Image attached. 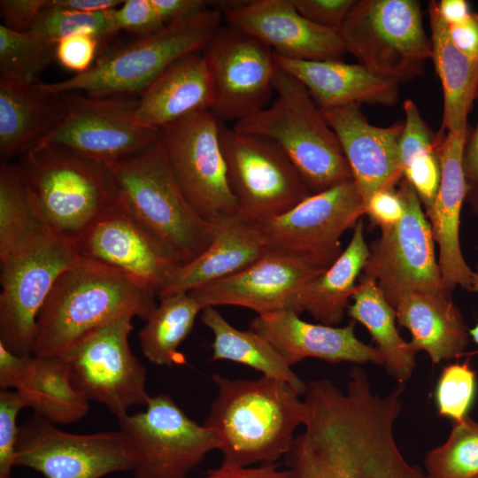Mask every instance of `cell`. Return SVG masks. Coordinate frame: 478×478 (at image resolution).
<instances>
[{
  "label": "cell",
  "mask_w": 478,
  "mask_h": 478,
  "mask_svg": "<svg viewBox=\"0 0 478 478\" xmlns=\"http://www.w3.org/2000/svg\"><path fill=\"white\" fill-rule=\"evenodd\" d=\"M339 33L358 65L397 84L423 75L431 58L420 1L358 0Z\"/></svg>",
  "instance_id": "8"
},
{
  "label": "cell",
  "mask_w": 478,
  "mask_h": 478,
  "mask_svg": "<svg viewBox=\"0 0 478 478\" xmlns=\"http://www.w3.org/2000/svg\"><path fill=\"white\" fill-rule=\"evenodd\" d=\"M297 11L319 26L339 31L356 0H291Z\"/></svg>",
  "instance_id": "45"
},
{
  "label": "cell",
  "mask_w": 478,
  "mask_h": 478,
  "mask_svg": "<svg viewBox=\"0 0 478 478\" xmlns=\"http://www.w3.org/2000/svg\"><path fill=\"white\" fill-rule=\"evenodd\" d=\"M214 86L203 54H188L161 73L135 100L133 120L159 130L191 113L212 110Z\"/></svg>",
  "instance_id": "25"
},
{
  "label": "cell",
  "mask_w": 478,
  "mask_h": 478,
  "mask_svg": "<svg viewBox=\"0 0 478 478\" xmlns=\"http://www.w3.org/2000/svg\"><path fill=\"white\" fill-rule=\"evenodd\" d=\"M14 389L35 414L53 424L75 422L89 410V400L74 387L67 365L59 358L32 354Z\"/></svg>",
  "instance_id": "31"
},
{
  "label": "cell",
  "mask_w": 478,
  "mask_h": 478,
  "mask_svg": "<svg viewBox=\"0 0 478 478\" xmlns=\"http://www.w3.org/2000/svg\"><path fill=\"white\" fill-rule=\"evenodd\" d=\"M203 54L213 86L212 112L220 122H237L268 105L277 65L274 51L230 25L220 27Z\"/></svg>",
  "instance_id": "17"
},
{
  "label": "cell",
  "mask_w": 478,
  "mask_h": 478,
  "mask_svg": "<svg viewBox=\"0 0 478 478\" xmlns=\"http://www.w3.org/2000/svg\"><path fill=\"white\" fill-rule=\"evenodd\" d=\"M476 478H478V477H476Z\"/></svg>",
  "instance_id": "56"
},
{
  "label": "cell",
  "mask_w": 478,
  "mask_h": 478,
  "mask_svg": "<svg viewBox=\"0 0 478 478\" xmlns=\"http://www.w3.org/2000/svg\"><path fill=\"white\" fill-rule=\"evenodd\" d=\"M367 214L381 229L397 224L404 214V204L396 189L374 193L366 205Z\"/></svg>",
  "instance_id": "46"
},
{
  "label": "cell",
  "mask_w": 478,
  "mask_h": 478,
  "mask_svg": "<svg viewBox=\"0 0 478 478\" xmlns=\"http://www.w3.org/2000/svg\"><path fill=\"white\" fill-rule=\"evenodd\" d=\"M105 166L114 204L175 265L188 264L209 246L213 224L202 218L185 197L160 136L143 151Z\"/></svg>",
  "instance_id": "3"
},
{
  "label": "cell",
  "mask_w": 478,
  "mask_h": 478,
  "mask_svg": "<svg viewBox=\"0 0 478 478\" xmlns=\"http://www.w3.org/2000/svg\"><path fill=\"white\" fill-rule=\"evenodd\" d=\"M220 141L237 213L251 224L290 210L310 196L284 151L272 140L220 121Z\"/></svg>",
  "instance_id": "9"
},
{
  "label": "cell",
  "mask_w": 478,
  "mask_h": 478,
  "mask_svg": "<svg viewBox=\"0 0 478 478\" xmlns=\"http://www.w3.org/2000/svg\"><path fill=\"white\" fill-rule=\"evenodd\" d=\"M369 254L360 219L353 228L348 246L338 258L302 289L295 303V312H306L325 325L340 323L358 289L356 281Z\"/></svg>",
  "instance_id": "30"
},
{
  "label": "cell",
  "mask_w": 478,
  "mask_h": 478,
  "mask_svg": "<svg viewBox=\"0 0 478 478\" xmlns=\"http://www.w3.org/2000/svg\"><path fill=\"white\" fill-rule=\"evenodd\" d=\"M366 214L354 181L312 194L290 210L254 224L269 250L325 271L341 255V236Z\"/></svg>",
  "instance_id": "10"
},
{
  "label": "cell",
  "mask_w": 478,
  "mask_h": 478,
  "mask_svg": "<svg viewBox=\"0 0 478 478\" xmlns=\"http://www.w3.org/2000/svg\"><path fill=\"white\" fill-rule=\"evenodd\" d=\"M476 394V374L469 361L445 366L435 390L440 416L459 421L468 416Z\"/></svg>",
  "instance_id": "39"
},
{
  "label": "cell",
  "mask_w": 478,
  "mask_h": 478,
  "mask_svg": "<svg viewBox=\"0 0 478 478\" xmlns=\"http://www.w3.org/2000/svg\"><path fill=\"white\" fill-rule=\"evenodd\" d=\"M471 291L478 293V265L476 269L473 273ZM469 335L478 347V322L476 325L469 330ZM478 352V350H477Z\"/></svg>",
  "instance_id": "55"
},
{
  "label": "cell",
  "mask_w": 478,
  "mask_h": 478,
  "mask_svg": "<svg viewBox=\"0 0 478 478\" xmlns=\"http://www.w3.org/2000/svg\"><path fill=\"white\" fill-rule=\"evenodd\" d=\"M438 8L448 25L463 21L472 12L465 0H442L438 2Z\"/></svg>",
  "instance_id": "54"
},
{
  "label": "cell",
  "mask_w": 478,
  "mask_h": 478,
  "mask_svg": "<svg viewBox=\"0 0 478 478\" xmlns=\"http://www.w3.org/2000/svg\"><path fill=\"white\" fill-rule=\"evenodd\" d=\"M78 254L118 269L156 293L175 264L114 204L75 241Z\"/></svg>",
  "instance_id": "21"
},
{
  "label": "cell",
  "mask_w": 478,
  "mask_h": 478,
  "mask_svg": "<svg viewBox=\"0 0 478 478\" xmlns=\"http://www.w3.org/2000/svg\"><path fill=\"white\" fill-rule=\"evenodd\" d=\"M273 88L274 102L233 127L278 144L310 195L353 181L338 138L307 89L278 66Z\"/></svg>",
  "instance_id": "4"
},
{
  "label": "cell",
  "mask_w": 478,
  "mask_h": 478,
  "mask_svg": "<svg viewBox=\"0 0 478 478\" xmlns=\"http://www.w3.org/2000/svg\"><path fill=\"white\" fill-rule=\"evenodd\" d=\"M424 466L428 478L478 477V422L469 416L452 421L447 440L427 453Z\"/></svg>",
  "instance_id": "36"
},
{
  "label": "cell",
  "mask_w": 478,
  "mask_h": 478,
  "mask_svg": "<svg viewBox=\"0 0 478 478\" xmlns=\"http://www.w3.org/2000/svg\"><path fill=\"white\" fill-rule=\"evenodd\" d=\"M73 240L39 224L0 258V343L18 355H32L38 315L59 275L79 258Z\"/></svg>",
  "instance_id": "7"
},
{
  "label": "cell",
  "mask_w": 478,
  "mask_h": 478,
  "mask_svg": "<svg viewBox=\"0 0 478 478\" xmlns=\"http://www.w3.org/2000/svg\"><path fill=\"white\" fill-rule=\"evenodd\" d=\"M201 478H290L289 471L281 469L276 464H265L257 466H235L221 464Z\"/></svg>",
  "instance_id": "49"
},
{
  "label": "cell",
  "mask_w": 478,
  "mask_h": 478,
  "mask_svg": "<svg viewBox=\"0 0 478 478\" xmlns=\"http://www.w3.org/2000/svg\"><path fill=\"white\" fill-rule=\"evenodd\" d=\"M36 220L75 241L114 203L105 166L67 150L37 145L18 166Z\"/></svg>",
  "instance_id": "6"
},
{
  "label": "cell",
  "mask_w": 478,
  "mask_h": 478,
  "mask_svg": "<svg viewBox=\"0 0 478 478\" xmlns=\"http://www.w3.org/2000/svg\"><path fill=\"white\" fill-rule=\"evenodd\" d=\"M27 407L17 390H0V478H12L19 427V412Z\"/></svg>",
  "instance_id": "41"
},
{
  "label": "cell",
  "mask_w": 478,
  "mask_h": 478,
  "mask_svg": "<svg viewBox=\"0 0 478 478\" xmlns=\"http://www.w3.org/2000/svg\"><path fill=\"white\" fill-rule=\"evenodd\" d=\"M211 222L213 235L209 246L188 264L173 266L157 297L186 293L227 278L269 251L255 225L238 213L220 216Z\"/></svg>",
  "instance_id": "24"
},
{
  "label": "cell",
  "mask_w": 478,
  "mask_h": 478,
  "mask_svg": "<svg viewBox=\"0 0 478 478\" xmlns=\"http://www.w3.org/2000/svg\"><path fill=\"white\" fill-rule=\"evenodd\" d=\"M145 406L118 419L135 452V478H187L218 450L214 433L189 418L169 395L150 397Z\"/></svg>",
  "instance_id": "14"
},
{
  "label": "cell",
  "mask_w": 478,
  "mask_h": 478,
  "mask_svg": "<svg viewBox=\"0 0 478 478\" xmlns=\"http://www.w3.org/2000/svg\"><path fill=\"white\" fill-rule=\"evenodd\" d=\"M123 2L119 0H50L47 1V5L71 12L95 13L116 9Z\"/></svg>",
  "instance_id": "53"
},
{
  "label": "cell",
  "mask_w": 478,
  "mask_h": 478,
  "mask_svg": "<svg viewBox=\"0 0 478 478\" xmlns=\"http://www.w3.org/2000/svg\"><path fill=\"white\" fill-rule=\"evenodd\" d=\"M221 11L212 4L188 18L169 23L102 55L82 73L53 83H36L50 95L82 92L93 97L141 94L179 58L203 51L220 29Z\"/></svg>",
  "instance_id": "5"
},
{
  "label": "cell",
  "mask_w": 478,
  "mask_h": 478,
  "mask_svg": "<svg viewBox=\"0 0 478 478\" xmlns=\"http://www.w3.org/2000/svg\"><path fill=\"white\" fill-rule=\"evenodd\" d=\"M30 356L15 354L0 343L1 389L15 388L27 367Z\"/></svg>",
  "instance_id": "52"
},
{
  "label": "cell",
  "mask_w": 478,
  "mask_h": 478,
  "mask_svg": "<svg viewBox=\"0 0 478 478\" xmlns=\"http://www.w3.org/2000/svg\"><path fill=\"white\" fill-rule=\"evenodd\" d=\"M278 66L297 79L320 109L351 104L391 106L399 100L398 84L358 64L343 60H301L274 53Z\"/></svg>",
  "instance_id": "26"
},
{
  "label": "cell",
  "mask_w": 478,
  "mask_h": 478,
  "mask_svg": "<svg viewBox=\"0 0 478 478\" xmlns=\"http://www.w3.org/2000/svg\"><path fill=\"white\" fill-rule=\"evenodd\" d=\"M165 25L192 16L210 4L203 0H151Z\"/></svg>",
  "instance_id": "51"
},
{
  "label": "cell",
  "mask_w": 478,
  "mask_h": 478,
  "mask_svg": "<svg viewBox=\"0 0 478 478\" xmlns=\"http://www.w3.org/2000/svg\"><path fill=\"white\" fill-rule=\"evenodd\" d=\"M462 166L467 188L466 201L471 212L478 216V120L474 128L469 127L466 137Z\"/></svg>",
  "instance_id": "48"
},
{
  "label": "cell",
  "mask_w": 478,
  "mask_h": 478,
  "mask_svg": "<svg viewBox=\"0 0 478 478\" xmlns=\"http://www.w3.org/2000/svg\"><path fill=\"white\" fill-rule=\"evenodd\" d=\"M348 307L349 315L370 333L383 357L387 373L399 383L406 382L416 366V352L396 327V312L376 281L364 275Z\"/></svg>",
  "instance_id": "33"
},
{
  "label": "cell",
  "mask_w": 478,
  "mask_h": 478,
  "mask_svg": "<svg viewBox=\"0 0 478 478\" xmlns=\"http://www.w3.org/2000/svg\"><path fill=\"white\" fill-rule=\"evenodd\" d=\"M114 18L119 30L138 37L153 34L166 26L151 0H126L114 10Z\"/></svg>",
  "instance_id": "43"
},
{
  "label": "cell",
  "mask_w": 478,
  "mask_h": 478,
  "mask_svg": "<svg viewBox=\"0 0 478 478\" xmlns=\"http://www.w3.org/2000/svg\"><path fill=\"white\" fill-rule=\"evenodd\" d=\"M393 307L399 326L411 333L410 344L415 352L426 351L434 364L464 354L469 330L451 294L412 292Z\"/></svg>",
  "instance_id": "27"
},
{
  "label": "cell",
  "mask_w": 478,
  "mask_h": 478,
  "mask_svg": "<svg viewBox=\"0 0 478 478\" xmlns=\"http://www.w3.org/2000/svg\"><path fill=\"white\" fill-rule=\"evenodd\" d=\"M56 59V45L30 32H16L0 26V72L27 84Z\"/></svg>",
  "instance_id": "37"
},
{
  "label": "cell",
  "mask_w": 478,
  "mask_h": 478,
  "mask_svg": "<svg viewBox=\"0 0 478 478\" xmlns=\"http://www.w3.org/2000/svg\"><path fill=\"white\" fill-rule=\"evenodd\" d=\"M156 297L135 278L79 257L59 275L38 315L33 355L61 358L85 335L124 314L146 320Z\"/></svg>",
  "instance_id": "2"
},
{
  "label": "cell",
  "mask_w": 478,
  "mask_h": 478,
  "mask_svg": "<svg viewBox=\"0 0 478 478\" xmlns=\"http://www.w3.org/2000/svg\"><path fill=\"white\" fill-rule=\"evenodd\" d=\"M200 320L213 334L211 361L228 360L245 365L263 376L289 383L301 396L305 394L306 384L262 335L251 329L235 328L213 306L202 309Z\"/></svg>",
  "instance_id": "32"
},
{
  "label": "cell",
  "mask_w": 478,
  "mask_h": 478,
  "mask_svg": "<svg viewBox=\"0 0 478 478\" xmlns=\"http://www.w3.org/2000/svg\"><path fill=\"white\" fill-rule=\"evenodd\" d=\"M114 10L83 13L58 9L47 5L28 31L40 39L56 45L60 40L74 35H91L100 41L120 30L116 25Z\"/></svg>",
  "instance_id": "38"
},
{
  "label": "cell",
  "mask_w": 478,
  "mask_h": 478,
  "mask_svg": "<svg viewBox=\"0 0 478 478\" xmlns=\"http://www.w3.org/2000/svg\"><path fill=\"white\" fill-rule=\"evenodd\" d=\"M323 272L296 258L269 250L242 271L188 293L202 308L235 305L252 310L258 315L284 310L295 312L302 289Z\"/></svg>",
  "instance_id": "19"
},
{
  "label": "cell",
  "mask_w": 478,
  "mask_h": 478,
  "mask_svg": "<svg viewBox=\"0 0 478 478\" xmlns=\"http://www.w3.org/2000/svg\"><path fill=\"white\" fill-rule=\"evenodd\" d=\"M41 224L35 217L18 166L0 167V258L17 248Z\"/></svg>",
  "instance_id": "35"
},
{
  "label": "cell",
  "mask_w": 478,
  "mask_h": 478,
  "mask_svg": "<svg viewBox=\"0 0 478 478\" xmlns=\"http://www.w3.org/2000/svg\"><path fill=\"white\" fill-rule=\"evenodd\" d=\"M447 26L455 46L468 57L478 59V13L472 12L463 21Z\"/></svg>",
  "instance_id": "50"
},
{
  "label": "cell",
  "mask_w": 478,
  "mask_h": 478,
  "mask_svg": "<svg viewBox=\"0 0 478 478\" xmlns=\"http://www.w3.org/2000/svg\"><path fill=\"white\" fill-rule=\"evenodd\" d=\"M441 132L437 146L440 184L433 204L426 209L427 216L439 246L438 266L446 290L452 293L460 286L471 291L474 271L465 261L459 243L460 214L467 191L462 155L468 131Z\"/></svg>",
  "instance_id": "23"
},
{
  "label": "cell",
  "mask_w": 478,
  "mask_h": 478,
  "mask_svg": "<svg viewBox=\"0 0 478 478\" xmlns=\"http://www.w3.org/2000/svg\"><path fill=\"white\" fill-rule=\"evenodd\" d=\"M249 327L266 338L290 366L306 358L329 363L383 364L376 347L357 338L354 321L344 327L313 324L292 310H284L258 315Z\"/></svg>",
  "instance_id": "22"
},
{
  "label": "cell",
  "mask_w": 478,
  "mask_h": 478,
  "mask_svg": "<svg viewBox=\"0 0 478 478\" xmlns=\"http://www.w3.org/2000/svg\"><path fill=\"white\" fill-rule=\"evenodd\" d=\"M219 126L212 112L204 110L159 129L178 185L190 205L208 221L237 213L227 177Z\"/></svg>",
  "instance_id": "15"
},
{
  "label": "cell",
  "mask_w": 478,
  "mask_h": 478,
  "mask_svg": "<svg viewBox=\"0 0 478 478\" xmlns=\"http://www.w3.org/2000/svg\"><path fill=\"white\" fill-rule=\"evenodd\" d=\"M361 104L321 109L338 138L365 207L371 197L392 189L404 178L398 143L404 122L381 127L369 123Z\"/></svg>",
  "instance_id": "20"
},
{
  "label": "cell",
  "mask_w": 478,
  "mask_h": 478,
  "mask_svg": "<svg viewBox=\"0 0 478 478\" xmlns=\"http://www.w3.org/2000/svg\"><path fill=\"white\" fill-rule=\"evenodd\" d=\"M47 0H1L3 24L16 32H28L44 8Z\"/></svg>",
  "instance_id": "47"
},
{
  "label": "cell",
  "mask_w": 478,
  "mask_h": 478,
  "mask_svg": "<svg viewBox=\"0 0 478 478\" xmlns=\"http://www.w3.org/2000/svg\"><path fill=\"white\" fill-rule=\"evenodd\" d=\"M428 13L431 59L443 93L441 130L466 133L469 129L467 116L478 93V59L468 57L455 46L438 2H428Z\"/></svg>",
  "instance_id": "29"
},
{
  "label": "cell",
  "mask_w": 478,
  "mask_h": 478,
  "mask_svg": "<svg viewBox=\"0 0 478 478\" xmlns=\"http://www.w3.org/2000/svg\"><path fill=\"white\" fill-rule=\"evenodd\" d=\"M64 96L50 95L36 83L27 84L0 72V155H23L43 139L59 120Z\"/></svg>",
  "instance_id": "28"
},
{
  "label": "cell",
  "mask_w": 478,
  "mask_h": 478,
  "mask_svg": "<svg viewBox=\"0 0 478 478\" xmlns=\"http://www.w3.org/2000/svg\"><path fill=\"white\" fill-rule=\"evenodd\" d=\"M228 25L262 41L274 54L301 60H343L339 31L303 17L291 0L215 2Z\"/></svg>",
  "instance_id": "18"
},
{
  "label": "cell",
  "mask_w": 478,
  "mask_h": 478,
  "mask_svg": "<svg viewBox=\"0 0 478 478\" xmlns=\"http://www.w3.org/2000/svg\"><path fill=\"white\" fill-rule=\"evenodd\" d=\"M132 314L121 315L90 331L61 358L74 387L104 405L118 419L133 405H146V370L129 345Z\"/></svg>",
  "instance_id": "11"
},
{
  "label": "cell",
  "mask_w": 478,
  "mask_h": 478,
  "mask_svg": "<svg viewBox=\"0 0 478 478\" xmlns=\"http://www.w3.org/2000/svg\"><path fill=\"white\" fill-rule=\"evenodd\" d=\"M404 178L413 187L426 209L431 206L441 179L437 149L412 158L404 167Z\"/></svg>",
  "instance_id": "42"
},
{
  "label": "cell",
  "mask_w": 478,
  "mask_h": 478,
  "mask_svg": "<svg viewBox=\"0 0 478 478\" xmlns=\"http://www.w3.org/2000/svg\"><path fill=\"white\" fill-rule=\"evenodd\" d=\"M405 120L398 143V153L404 167L415 157L436 150L442 132L436 134L422 119L420 112L412 99L404 102Z\"/></svg>",
  "instance_id": "40"
},
{
  "label": "cell",
  "mask_w": 478,
  "mask_h": 478,
  "mask_svg": "<svg viewBox=\"0 0 478 478\" xmlns=\"http://www.w3.org/2000/svg\"><path fill=\"white\" fill-rule=\"evenodd\" d=\"M63 96L59 120L37 145L60 147L110 166L143 151L160 136L159 130L144 127L133 120L135 100Z\"/></svg>",
  "instance_id": "16"
},
{
  "label": "cell",
  "mask_w": 478,
  "mask_h": 478,
  "mask_svg": "<svg viewBox=\"0 0 478 478\" xmlns=\"http://www.w3.org/2000/svg\"><path fill=\"white\" fill-rule=\"evenodd\" d=\"M404 204L401 220L382 233L369 247L364 276L376 281L394 306L412 292L449 293L435 255L434 236L421 202L405 178L397 189Z\"/></svg>",
  "instance_id": "12"
},
{
  "label": "cell",
  "mask_w": 478,
  "mask_h": 478,
  "mask_svg": "<svg viewBox=\"0 0 478 478\" xmlns=\"http://www.w3.org/2000/svg\"><path fill=\"white\" fill-rule=\"evenodd\" d=\"M216 397L204 424L215 435L222 463L235 466L275 464L289 452L304 424L305 404L289 383L261 376L212 377Z\"/></svg>",
  "instance_id": "1"
},
{
  "label": "cell",
  "mask_w": 478,
  "mask_h": 478,
  "mask_svg": "<svg viewBox=\"0 0 478 478\" xmlns=\"http://www.w3.org/2000/svg\"><path fill=\"white\" fill-rule=\"evenodd\" d=\"M100 40L91 35H74L56 44V59L75 74L88 71L95 62Z\"/></svg>",
  "instance_id": "44"
},
{
  "label": "cell",
  "mask_w": 478,
  "mask_h": 478,
  "mask_svg": "<svg viewBox=\"0 0 478 478\" xmlns=\"http://www.w3.org/2000/svg\"><path fill=\"white\" fill-rule=\"evenodd\" d=\"M14 466L44 478H102L134 471L135 456L120 429L73 434L35 414L19 427Z\"/></svg>",
  "instance_id": "13"
},
{
  "label": "cell",
  "mask_w": 478,
  "mask_h": 478,
  "mask_svg": "<svg viewBox=\"0 0 478 478\" xmlns=\"http://www.w3.org/2000/svg\"><path fill=\"white\" fill-rule=\"evenodd\" d=\"M138 337L143 356L152 364H183L178 347L190 333L202 306L188 292L163 297Z\"/></svg>",
  "instance_id": "34"
}]
</instances>
